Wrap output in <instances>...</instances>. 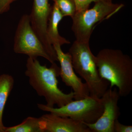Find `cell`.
I'll return each instance as SVG.
<instances>
[{"mask_svg": "<svg viewBox=\"0 0 132 132\" xmlns=\"http://www.w3.org/2000/svg\"><path fill=\"white\" fill-rule=\"evenodd\" d=\"M37 106L41 111L68 117L86 124L96 122L104 110L101 98L90 95L84 98L72 100L61 107H50L41 104H38Z\"/></svg>", "mask_w": 132, "mask_h": 132, "instance_id": "cell-5", "label": "cell"}, {"mask_svg": "<svg viewBox=\"0 0 132 132\" xmlns=\"http://www.w3.org/2000/svg\"><path fill=\"white\" fill-rule=\"evenodd\" d=\"M120 96L117 88H109L101 97L104 106L102 114L93 124L85 123L92 132H114V123L120 115L118 104Z\"/></svg>", "mask_w": 132, "mask_h": 132, "instance_id": "cell-7", "label": "cell"}, {"mask_svg": "<svg viewBox=\"0 0 132 132\" xmlns=\"http://www.w3.org/2000/svg\"><path fill=\"white\" fill-rule=\"evenodd\" d=\"M5 132H44V125L40 117H28L16 126L6 127Z\"/></svg>", "mask_w": 132, "mask_h": 132, "instance_id": "cell-13", "label": "cell"}, {"mask_svg": "<svg viewBox=\"0 0 132 132\" xmlns=\"http://www.w3.org/2000/svg\"><path fill=\"white\" fill-rule=\"evenodd\" d=\"M52 7L48 0H34L29 16L31 27L54 62L58 61L57 54L47 36V27Z\"/></svg>", "mask_w": 132, "mask_h": 132, "instance_id": "cell-8", "label": "cell"}, {"mask_svg": "<svg viewBox=\"0 0 132 132\" xmlns=\"http://www.w3.org/2000/svg\"><path fill=\"white\" fill-rule=\"evenodd\" d=\"M15 0H0V14L7 12L10 5Z\"/></svg>", "mask_w": 132, "mask_h": 132, "instance_id": "cell-17", "label": "cell"}, {"mask_svg": "<svg viewBox=\"0 0 132 132\" xmlns=\"http://www.w3.org/2000/svg\"><path fill=\"white\" fill-rule=\"evenodd\" d=\"M68 53L75 71L85 81L90 95L101 98L108 89L109 83L100 76L96 56L92 53L89 43L75 40Z\"/></svg>", "mask_w": 132, "mask_h": 132, "instance_id": "cell-3", "label": "cell"}, {"mask_svg": "<svg viewBox=\"0 0 132 132\" xmlns=\"http://www.w3.org/2000/svg\"><path fill=\"white\" fill-rule=\"evenodd\" d=\"M25 75L28 77L29 85L37 94L45 98L47 106L60 108L74 99L73 91L66 94L58 86L57 78L60 76V68L55 62L47 68L42 65L36 58L28 57L27 61Z\"/></svg>", "mask_w": 132, "mask_h": 132, "instance_id": "cell-1", "label": "cell"}, {"mask_svg": "<svg viewBox=\"0 0 132 132\" xmlns=\"http://www.w3.org/2000/svg\"><path fill=\"white\" fill-rule=\"evenodd\" d=\"M53 46L60 65V76L65 85L73 90L74 99L80 100L89 96L90 92L87 86L75 73L69 53H64L60 45H55Z\"/></svg>", "mask_w": 132, "mask_h": 132, "instance_id": "cell-9", "label": "cell"}, {"mask_svg": "<svg viewBox=\"0 0 132 132\" xmlns=\"http://www.w3.org/2000/svg\"><path fill=\"white\" fill-rule=\"evenodd\" d=\"M100 76L109 83L110 88H117L120 97L132 91V60L121 50L111 48L101 50L96 56Z\"/></svg>", "mask_w": 132, "mask_h": 132, "instance_id": "cell-2", "label": "cell"}, {"mask_svg": "<svg viewBox=\"0 0 132 132\" xmlns=\"http://www.w3.org/2000/svg\"><path fill=\"white\" fill-rule=\"evenodd\" d=\"M75 3L76 12L87 9L92 3L100 1L112 2V0H74Z\"/></svg>", "mask_w": 132, "mask_h": 132, "instance_id": "cell-15", "label": "cell"}, {"mask_svg": "<svg viewBox=\"0 0 132 132\" xmlns=\"http://www.w3.org/2000/svg\"><path fill=\"white\" fill-rule=\"evenodd\" d=\"M114 132H132V126H127L120 123L117 120L114 123Z\"/></svg>", "mask_w": 132, "mask_h": 132, "instance_id": "cell-16", "label": "cell"}, {"mask_svg": "<svg viewBox=\"0 0 132 132\" xmlns=\"http://www.w3.org/2000/svg\"><path fill=\"white\" fill-rule=\"evenodd\" d=\"M44 132H92L85 123L68 117L50 113L40 117Z\"/></svg>", "mask_w": 132, "mask_h": 132, "instance_id": "cell-10", "label": "cell"}, {"mask_svg": "<svg viewBox=\"0 0 132 132\" xmlns=\"http://www.w3.org/2000/svg\"><path fill=\"white\" fill-rule=\"evenodd\" d=\"M124 6L112 2L95 3L92 8L76 12L72 17V30L79 42L89 43L95 27L98 22L109 19Z\"/></svg>", "mask_w": 132, "mask_h": 132, "instance_id": "cell-4", "label": "cell"}, {"mask_svg": "<svg viewBox=\"0 0 132 132\" xmlns=\"http://www.w3.org/2000/svg\"><path fill=\"white\" fill-rule=\"evenodd\" d=\"M13 50L16 53L26 55L28 57H42L51 64L55 62L32 28L29 15H22L19 21L15 35Z\"/></svg>", "mask_w": 132, "mask_h": 132, "instance_id": "cell-6", "label": "cell"}, {"mask_svg": "<svg viewBox=\"0 0 132 132\" xmlns=\"http://www.w3.org/2000/svg\"><path fill=\"white\" fill-rule=\"evenodd\" d=\"M63 16L56 4L52 7L48 24L47 36L50 42L53 46L58 45L60 46L70 44V42L59 34L58 27Z\"/></svg>", "mask_w": 132, "mask_h": 132, "instance_id": "cell-11", "label": "cell"}, {"mask_svg": "<svg viewBox=\"0 0 132 132\" xmlns=\"http://www.w3.org/2000/svg\"><path fill=\"white\" fill-rule=\"evenodd\" d=\"M58 7L63 16L71 18L76 13V7L74 0H53Z\"/></svg>", "mask_w": 132, "mask_h": 132, "instance_id": "cell-14", "label": "cell"}, {"mask_svg": "<svg viewBox=\"0 0 132 132\" xmlns=\"http://www.w3.org/2000/svg\"><path fill=\"white\" fill-rule=\"evenodd\" d=\"M14 79L8 74L0 75V132H5L6 127L3 123L4 108L8 97L13 87Z\"/></svg>", "mask_w": 132, "mask_h": 132, "instance_id": "cell-12", "label": "cell"}]
</instances>
